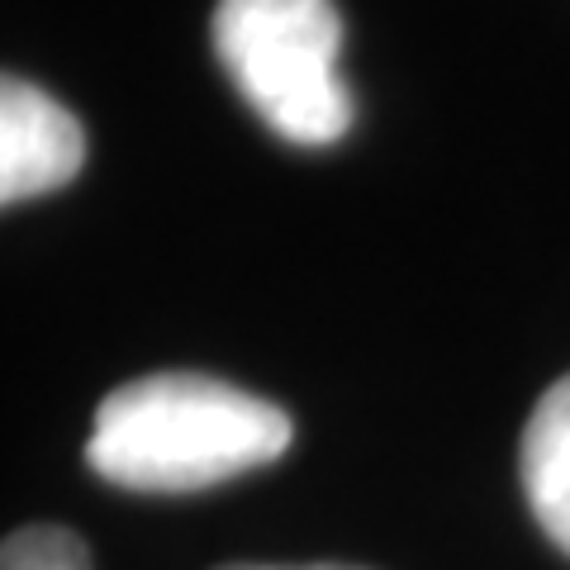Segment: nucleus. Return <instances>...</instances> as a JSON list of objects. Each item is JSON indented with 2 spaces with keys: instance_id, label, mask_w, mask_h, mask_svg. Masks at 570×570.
Returning a JSON list of instances; mask_svg holds the SVG:
<instances>
[{
  "instance_id": "nucleus-1",
  "label": "nucleus",
  "mask_w": 570,
  "mask_h": 570,
  "mask_svg": "<svg viewBox=\"0 0 570 570\" xmlns=\"http://www.w3.org/2000/svg\"><path fill=\"white\" fill-rule=\"evenodd\" d=\"M291 438L295 428L281 404L195 371H163L105 395L86 461L110 485L186 494L272 466Z\"/></svg>"
},
{
  "instance_id": "nucleus-2",
  "label": "nucleus",
  "mask_w": 570,
  "mask_h": 570,
  "mask_svg": "<svg viewBox=\"0 0 570 570\" xmlns=\"http://www.w3.org/2000/svg\"><path fill=\"white\" fill-rule=\"evenodd\" d=\"M214 52L285 142L328 148L352 129L356 105L337 71L343 20L333 0H219Z\"/></svg>"
},
{
  "instance_id": "nucleus-3",
  "label": "nucleus",
  "mask_w": 570,
  "mask_h": 570,
  "mask_svg": "<svg viewBox=\"0 0 570 570\" xmlns=\"http://www.w3.org/2000/svg\"><path fill=\"white\" fill-rule=\"evenodd\" d=\"M86 163V129L33 81H0V200L20 205L67 186Z\"/></svg>"
},
{
  "instance_id": "nucleus-4",
  "label": "nucleus",
  "mask_w": 570,
  "mask_h": 570,
  "mask_svg": "<svg viewBox=\"0 0 570 570\" xmlns=\"http://www.w3.org/2000/svg\"><path fill=\"white\" fill-rule=\"evenodd\" d=\"M519 475L532 519L570 557V376H561L523 428Z\"/></svg>"
},
{
  "instance_id": "nucleus-5",
  "label": "nucleus",
  "mask_w": 570,
  "mask_h": 570,
  "mask_svg": "<svg viewBox=\"0 0 570 570\" xmlns=\"http://www.w3.org/2000/svg\"><path fill=\"white\" fill-rule=\"evenodd\" d=\"M0 570H91V551L71 528L33 523L6 538Z\"/></svg>"
},
{
  "instance_id": "nucleus-6",
  "label": "nucleus",
  "mask_w": 570,
  "mask_h": 570,
  "mask_svg": "<svg viewBox=\"0 0 570 570\" xmlns=\"http://www.w3.org/2000/svg\"><path fill=\"white\" fill-rule=\"evenodd\" d=\"M219 570H362V566H272V561H243V566H219Z\"/></svg>"
}]
</instances>
